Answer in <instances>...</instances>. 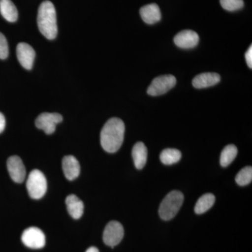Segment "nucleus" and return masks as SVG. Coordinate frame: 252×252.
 Wrapping results in <instances>:
<instances>
[{
	"label": "nucleus",
	"mask_w": 252,
	"mask_h": 252,
	"mask_svg": "<svg viewBox=\"0 0 252 252\" xmlns=\"http://www.w3.org/2000/svg\"><path fill=\"white\" fill-rule=\"evenodd\" d=\"M125 134V124L119 118L107 121L100 133V143L104 151L115 153L122 147Z\"/></svg>",
	"instance_id": "1"
},
{
	"label": "nucleus",
	"mask_w": 252,
	"mask_h": 252,
	"mask_svg": "<svg viewBox=\"0 0 252 252\" xmlns=\"http://www.w3.org/2000/svg\"><path fill=\"white\" fill-rule=\"evenodd\" d=\"M37 25L39 31L46 39H54L58 34L57 17L54 4L44 1L38 10Z\"/></svg>",
	"instance_id": "2"
},
{
	"label": "nucleus",
	"mask_w": 252,
	"mask_h": 252,
	"mask_svg": "<svg viewBox=\"0 0 252 252\" xmlns=\"http://www.w3.org/2000/svg\"><path fill=\"white\" fill-rule=\"evenodd\" d=\"M184 202V195L179 190H172L162 200L159 207V216L162 220H171L180 211Z\"/></svg>",
	"instance_id": "3"
},
{
	"label": "nucleus",
	"mask_w": 252,
	"mask_h": 252,
	"mask_svg": "<svg viewBox=\"0 0 252 252\" xmlns=\"http://www.w3.org/2000/svg\"><path fill=\"white\" fill-rule=\"evenodd\" d=\"M26 187L32 198H42L47 190V181L45 176L40 170H32L28 176Z\"/></svg>",
	"instance_id": "4"
},
{
	"label": "nucleus",
	"mask_w": 252,
	"mask_h": 252,
	"mask_svg": "<svg viewBox=\"0 0 252 252\" xmlns=\"http://www.w3.org/2000/svg\"><path fill=\"white\" fill-rule=\"evenodd\" d=\"M177 84V79L175 76L171 74L160 76L156 77L149 86L147 94L152 96L161 95L166 94Z\"/></svg>",
	"instance_id": "5"
},
{
	"label": "nucleus",
	"mask_w": 252,
	"mask_h": 252,
	"mask_svg": "<svg viewBox=\"0 0 252 252\" xmlns=\"http://www.w3.org/2000/svg\"><path fill=\"white\" fill-rule=\"evenodd\" d=\"M124 235V229L122 223L112 220L104 228L103 241L107 246L114 248L122 242Z\"/></svg>",
	"instance_id": "6"
},
{
	"label": "nucleus",
	"mask_w": 252,
	"mask_h": 252,
	"mask_svg": "<svg viewBox=\"0 0 252 252\" xmlns=\"http://www.w3.org/2000/svg\"><path fill=\"white\" fill-rule=\"evenodd\" d=\"M21 240L28 248L41 249L46 245V237L42 230L36 227H30L23 231Z\"/></svg>",
	"instance_id": "7"
},
{
	"label": "nucleus",
	"mask_w": 252,
	"mask_h": 252,
	"mask_svg": "<svg viewBox=\"0 0 252 252\" xmlns=\"http://www.w3.org/2000/svg\"><path fill=\"white\" fill-rule=\"evenodd\" d=\"M63 121V117L58 113H42L36 118L35 125L47 135L54 133L56 125Z\"/></svg>",
	"instance_id": "8"
},
{
	"label": "nucleus",
	"mask_w": 252,
	"mask_h": 252,
	"mask_svg": "<svg viewBox=\"0 0 252 252\" xmlns=\"http://www.w3.org/2000/svg\"><path fill=\"white\" fill-rule=\"evenodd\" d=\"M6 165L11 180L16 183H22L26 180V167L21 158L17 156L9 157Z\"/></svg>",
	"instance_id": "9"
},
{
	"label": "nucleus",
	"mask_w": 252,
	"mask_h": 252,
	"mask_svg": "<svg viewBox=\"0 0 252 252\" xmlns=\"http://www.w3.org/2000/svg\"><path fill=\"white\" fill-rule=\"evenodd\" d=\"M16 54L20 64L26 69H31L35 59V51L26 43H20L16 48Z\"/></svg>",
	"instance_id": "10"
},
{
	"label": "nucleus",
	"mask_w": 252,
	"mask_h": 252,
	"mask_svg": "<svg viewBox=\"0 0 252 252\" xmlns=\"http://www.w3.org/2000/svg\"><path fill=\"white\" fill-rule=\"evenodd\" d=\"M174 42L176 46L182 49H193L198 45L199 36L195 31L186 30L181 31L175 36Z\"/></svg>",
	"instance_id": "11"
},
{
	"label": "nucleus",
	"mask_w": 252,
	"mask_h": 252,
	"mask_svg": "<svg viewBox=\"0 0 252 252\" xmlns=\"http://www.w3.org/2000/svg\"><path fill=\"white\" fill-rule=\"evenodd\" d=\"M63 170L68 180H75L80 174V164L73 156H66L63 159Z\"/></svg>",
	"instance_id": "12"
},
{
	"label": "nucleus",
	"mask_w": 252,
	"mask_h": 252,
	"mask_svg": "<svg viewBox=\"0 0 252 252\" xmlns=\"http://www.w3.org/2000/svg\"><path fill=\"white\" fill-rule=\"evenodd\" d=\"M220 80V75L217 73L204 72L194 77L192 84L195 89H205L216 85Z\"/></svg>",
	"instance_id": "13"
},
{
	"label": "nucleus",
	"mask_w": 252,
	"mask_h": 252,
	"mask_svg": "<svg viewBox=\"0 0 252 252\" xmlns=\"http://www.w3.org/2000/svg\"><path fill=\"white\" fill-rule=\"evenodd\" d=\"M140 14L144 22L149 25L155 24L161 19V12L157 4H149L142 6Z\"/></svg>",
	"instance_id": "14"
},
{
	"label": "nucleus",
	"mask_w": 252,
	"mask_h": 252,
	"mask_svg": "<svg viewBox=\"0 0 252 252\" xmlns=\"http://www.w3.org/2000/svg\"><path fill=\"white\" fill-rule=\"evenodd\" d=\"M67 211L69 215L75 220H79L84 214V205L77 195H68L65 200Z\"/></svg>",
	"instance_id": "15"
},
{
	"label": "nucleus",
	"mask_w": 252,
	"mask_h": 252,
	"mask_svg": "<svg viewBox=\"0 0 252 252\" xmlns=\"http://www.w3.org/2000/svg\"><path fill=\"white\" fill-rule=\"evenodd\" d=\"M132 157L136 168H143L147 161V149L143 142H139L134 145L132 151Z\"/></svg>",
	"instance_id": "16"
},
{
	"label": "nucleus",
	"mask_w": 252,
	"mask_h": 252,
	"mask_svg": "<svg viewBox=\"0 0 252 252\" xmlns=\"http://www.w3.org/2000/svg\"><path fill=\"white\" fill-rule=\"evenodd\" d=\"M0 13L9 22H16L18 19V10L11 0H0Z\"/></svg>",
	"instance_id": "17"
},
{
	"label": "nucleus",
	"mask_w": 252,
	"mask_h": 252,
	"mask_svg": "<svg viewBox=\"0 0 252 252\" xmlns=\"http://www.w3.org/2000/svg\"><path fill=\"white\" fill-rule=\"evenodd\" d=\"M215 202V196L212 193L204 194L198 199L195 206V212L197 215H202L208 211Z\"/></svg>",
	"instance_id": "18"
},
{
	"label": "nucleus",
	"mask_w": 252,
	"mask_h": 252,
	"mask_svg": "<svg viewBox=\"0 0 252 252\" xmlns=\"http://www.w3.org/2000/svg\"><path fill=\"white\" fill-rule=\"evenodd\" d=\"M182 158V153L178 149H164L160 155V159L162 163L170 165L180 161Z\"/></svg>",
	"instance_id": "19"
},
{
	"label": "nucleus",
	"mask_w": 252,
	"mask_h": 252,
	"mask_svg": "<svg viewBox=\"0 0 252 252\" xmlns=\"http://www.w3.org/2000/svg\"><path fill=\"white\" fill-rule=\"evenodd\" d=\"M238 154V149L233 144H229L225 147L220 154V164L222 167L228 166L234 160Z\"/></svg>",
	"instance_id": "20"
},
{
	"label": "nucleus",
	"mask_w": 252,
	"mask_h": 252,
	"mask_svg": "<svg viewBox=\"0 0 252 252\" xmlns=\"http://www.w3.org/2000/svg\"><path fill=\"white\" fill-rule=\"evenodd\" d=\"M252 181V168L251 166L244 167L235 177V182L238 185L246 186L250 185Z\"/></svg>",
	"instance_id": "21"
},
{
	"label": "nucleus",
	"mask_w": 252,
	"mask_h": 252,
	"mask_svg": "<svg viewBox=\"0 0 252 252\" xmlns=\"http://www.w3.org/2000/svg\"><path fill=\"white\" fill-rule=\"evenodd\" d=\"M222 7L228 11H235L243 9V0H220Z\"/></svg>",
	"instance_id": "22"
},
{
	"label": "nucleus",
	"mask_w": 252,
	"mask_h": 252,
	"mask_svg": "<svg viewBox=\"0 0 252 252\" xmlns=\"http://www.w3.org/2000/svg\"><path fill=\"white\" fill-rule=\"evenodd\" d=\"M9 56V46L6 37L0 32V59H6Z\"/></svg>",
	"instance_id": "23"
},
{
	"label": "nucleus",
	"mask_w": 252,
	"mask_h": 252,
	"mask_svg": "<svg viewBox=\"0 0 252 252\" xmlns=\"http://www.w3.org/2000/svg\"><path fill=\"white\" fill-rule=\"evenodd\" d=\"M245 59H246L247 64L248 67L252 69V46H250L247 52L245 53Z\"/></svg>",
	"instance_id": "24"
},
{
	"label": "nucleus",
	"mask_w": 252,
	"mask_h": 252,
	"mask_svg": "<svg viewBox=\"0 0 252 252\" xmlns=\"http://www.w3.org/2000/svg\"><path fill=\"white\" fill-rule=\"evenodd\" d=\"M6 126V120H5L4 116L0 112V133L4 131Z\"/></svg>",
	"instance_id": "25"
},
{
	"label": "nucleus",
	"mask_w": 252,
	"mask_h": 252,
	"mask_svg": "<svg viewBox=\"0 0 252 252\" xmlns=\"http://www.w3.org/2000/svg\"><path fill=\"white\" fill-rule=\"evenodd\" d=\"M86 252H99L98 249L94 248V247H91L86 250Z\"/></svg>",
	"instance_id": "26"
}]
</instances>
